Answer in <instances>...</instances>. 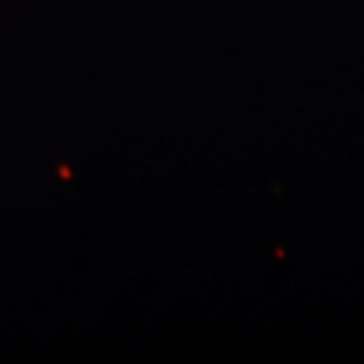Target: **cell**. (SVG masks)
Instances as JSON below:
<instances>
[]
</instances>
